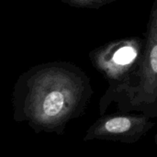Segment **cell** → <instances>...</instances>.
Listing matches in <instances>:
<instances>
[{
  "label": "cell",
  "mask_w": 157,
  "mask_h": 157,
  "mask_svg": "<svg viewBox=\"0 0 157 157\" xmlns=\"http://www.w3.org/2000/svg\"><path fill=\"white\" fill-rule=\"evenodd\" d=\"M93 90L78 68L61 63L39 65L23 74L13 95V118L36 133L62 135L69 121L83 114Z\"/></svg>",
  "instance_id": "cell-1"
},
{
  "label": "cell",
  "mask_w": 157,
  "mask_h": 157,
  "mask_svg": "<svg viewBox=\"0 0 157 157\" xmlns=\"http://www.w3.org/2000/svg\"><path fill=\"white\" fill-rule=\"evenodd\" d=\"M151 20H153L157 26V0L155 1L153 9H152V15H151Z\"/></svg>",
  "instance_id": "cell-6"
},
{
  "label": "cell",
  "mask_w": 157,
  "mask_h": 157,
  "mask_svg": "<svg viewBox=\"0 0 157 157\" xmlns=\"http://www.w3.org/2000/svg\"><path fill=\"white\" fill-rule=\"evenodd\" d=\"M91 59L95 67L109 80V86L125 85L140 66L141 44L135 39L111 42L95 51Z\"/></svg>",
  "instance_id": "cell-3"
},
{
  "label": "cell",
  "mask_w": 157,
  "mask_h": 157,
  "mask_svg": "<svg viewBox=\"0 0 157 157\" xmlns=\"http://www.w3.org/2000/svg\"><path fill=\"white\" fill-rule=\"evenodd\" d=\"M71 5L83 7H99L115 0H63Z\"/></svg>",
  "instance_id": "cell-5"
},
{
  "label": "cell",
  "mask_w": 157,
  "mask_h": 157,
  "mask_svg": "<svg viewBox=\"0 0 157 157\" xmlns=\"http://www.w3.org/2000/svg\"><path fill=\"white\" fill-rule=\"evenodd\" d=\"M128 84L109 87L99 103L100 113L104 115L116 102L122 113L138 111L151 119L157 117V26L153 20L140 66Z\"/></svg>",
  "instance_id": "cell-2"
},
{
  "label": "cell",
  "mask_w": 157,
  "mask_h": 157,
  "mask_svg": "<svg viewBox=\"0 0 157 157\" xmlns=\"http://www.w3.org/2000/svg\"><path fill=\"white\" fill-rule=\"evenodd\" d=\"M155 144H156V146H157V132H156V134L155 135Z\"/></svg>",
  "instance_id": "cell-7"
},
{
  "label": "cell",
  "mask_w": 157,
  "mask_h": 157,
  "mask_svg": "<svg viewBox=\"0 0 157 157\" xmlns=\"http://www.w3.org/2000/svg\"><path fill=\"white\" fill-rule=\"evenodd\" d=\"M155 126L152 119L142 114L129 113L102 115L86 131L84 141H111L135 144Z\"/></svg>",
  "instance_id": "cell-4"
}]
</instances>
